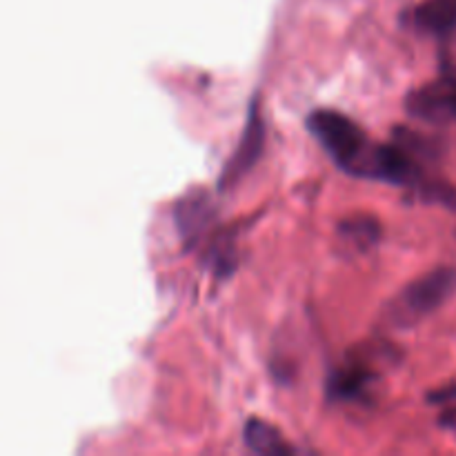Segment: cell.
Returning a JSON list of instances; mask_svg holds the SVG:
<instances>
[{
    "label": "cell",
    "mask_w": 456,
    "mask_h": 456,
    "mask_svg": "<svg viewBox=\"0 0 456 456\" xmlns=\"http://www.w3.org/2000/svg\"><path fill=\"white\" fill-rule=\"evenodd\" d=\"M307 127L343 172L374 178L381 145L370 141L368 134L354 120L341 111L316 110L307 118Z\"/></svg>",
    "instance_id": "obj_1"
},
{
    "label": "cell",
    "mask_w": 456,
    "mask_h": 456,
    "mask_svg": "<svg viewBox=\"0 0 456 456\" xmlns=\"http://www.w3.org/2000/svg\"><path fill=\"white\" fill-rule=\"evenodd\" d=\"M454 294L456 267H436L405 285L390 301L383 319L390 328H412L448 303Z\"/></svg>",
    "instance_id": "obj_2"
},
{
    "label": "cell",
    "mask_w": 456,
    "mask_h": 456,
    "mask_svg": "<svg viewBox=\"0 0 456 456\" xmlns=\"http://www.w3.org/2000/svg\"><path fill=\"white\" fill-rule=\"evenodd\" d=\"M410 116L432 125H448L456 120V71H445L432 83L414 89L405 98Z\"/></svg>",
    "instance_id": "obj_3"
},
{
    "label": "cell",
    "mask_w": 456,
    "mask_h": 456,
    "mask_svg": "<svg viewBox=\"0 0 456 456\" xmlns=\"http://www.w3.org/2000/svg\"><path fill=\"white\" fill-rule=\"evenodd\" d=\"M381 354L379 350H356L347 356L346 363L334 370L330 377V396L337 401H356L370 390L381 374Z\"/></svg>",
    "instance_id": "obj_4"
},
{
    "label": "cell",
    "mask_w": 456,
    "mask_h": 456,
    "mask_svg": "<svg viewBox=\"0 0 456 456\" xmlns=\"http://www.w3.org/2000/svg\"><path fill=\"white\" fill-rule=\"evenodd\" d=\"M263 150H265V120H263L261 110H258V102H254L252 110H249L248 123H245L243 136L239 141V147L234 150V156L227 160L218 187L223 191L234 187L261 160Z\"/></svg>",
    "instance_id": "obj_5"
},
{
    "label": "cell",
    "mask_w": 456,
    "mask_h": 456,
    "mask_svg": "<svg viewBox=\"0 0 456 456\" xmlns=\"http://www.w3.org/2000/svg\"><path fill=\"white\" fill-rule=\"evenodd\" d=\"M214 216L212 196L205 190H194L178 200L176 205V221L183 239L196 240L205 232Z\"/></svg>",
    "instance_id": "obj_6"
},
{
    "label": "cell",
    "mask_w": 456,
    "mask_h": 456,
    "mask_svg": "<svg viewBox=\"0 0 456 456\" xmlns=\"http://www.w3.org/2000/svg\"><path fill=\"white\" fill-rule=\"evenodd\" d=\"M414 25L435 36L456 34V0H426L414 9Z\"/></svg>",
    "instance_id": "obj_7"
},
{
    "label": "cell",
    "mask_w": 456,
    "mask_h": 456,
    "mask_svg": "<svg viewBox=\"0 0 456 456\" xmlns=\"http://www.w3.org/2000/svg\"><path fill=\"white\" fill-rule=\"evenodd\" d=\"M379 236H381V225L370 214H352L346 221L338 223V239L354 252H365L377 245Z\"/></svg>",
    "instance_id": "obj_8"
},
{
    "label": "cell",
    "mask_w": 456,
    "mask_h": 456,
    "mask_svg": "<svg viewBox=\"0 0 456 456\" xmlns=\"http://www.w3.org/2000/svg\"><path fill=\"white\" fill-rule=\"evenodd\" d=\"M245 444L258 454H292L288 441L283 439L279 430L261 419H249L245 426Z\"/></svg>",
    "instance_id": "obj_9"
},
{
    "label": "cell",
    "mask_w": 456,
    "mask_h": 456,
    "mask_svg": "<svg viewBox=\"0 0 456 456\" xmlns=\"http://www.w3.org/2000/svg\"><path fill=\"white\" fill-rule=\"evenodd\" d=\"M432 401L444 408V412H441V423H444L445 428H454L456 430V386L436 392V395L432 396Z\"/></svg>",
    "instance_id": "obj_10"
}]
</instances>
